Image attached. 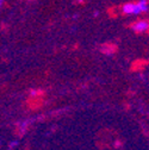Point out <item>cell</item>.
Here are the masks:
<instances>
[{
    "mask_svg": "<svg viewBox=\"0 0 149 150\" xmlns=\"http://www.w3.org/2000/svg\"><path fill=\"white\" fill-rule=\"evenodd\" d=\"M130 28L137 33H142V32L149 31V22L148 21H140V22L133 23L130 25Z\"/></svg>",
    "mask_w": 149,
    "mask_h": 150,
    "instance_id": "cell-2",
    "label": "cell"
},
{
    "mask_svg": "<svg viewBox=\"0 0 149 150\" xmlns=\"http://www.w3.org/2000/svg\"><path fill=\"white\" fill-rule=\"evenodd\" d=\"M43 99L42 98H38V97H31L28 101H26V105L30 110H37L43 106Z\"/></svg>",
    "mask_w": 149,
    "mask_h": 150,
    "instance_id": "cell-3",
    "label": "cell"
},
{
    "mask_svg": "<svg viewBox=\"0 0 149 150\" xmlns=\"http://www.w3.org/2000/svg\"><path fill=\"white\" fill-rule=\"evenodd\" d=\"M122 11L124 14H141L148 11L147 0H138L137 3H128L123 5Z\"/></svg>",
    "mask_w": 149,
    "mask_h": 150,
    "instance_id": "cell-1",
    "label": "cell"
},
{
    "mask_svg": "<svg viewBox=\"0 0 149 150\" xmlns=\"http://www.w3.org/2000/svg\"><path fill=\"white\" fill-rule=\"evenodd\" d=\"M29 126H30V123L29 122H23L22 124H19L17 126V129H16V135L17 136H23L26 131H28V129H29Z\"/></svg>",
    "mask_w": 149,
    "mask_h": 150,
    "instance_id": "cell-4",
    "label": "cell"
},
{
    "mask_svg": "<svg viewBox=\"0 0 149 150\" xmlns=\"http://www.w3.org/2000/svg\"><path fill=\"white\" fill-rule=\"evenodd\" d=\"M100 50L105 55H112V54H115L117 51V47L115 44H104Z\"/></svg>",
    "mask_w": 149,
    "mask_h": 150,
    "instance_id": "cell-5",
    "label": "cell"
},
{
    "mask_svg": "<svg viewBox=\"0 0 149 150\" xmlns=\"http://www.w3.org/2000/svg\"><path fill=\"white\" fill-rule=\"evenodd\" d=\"M3 1L4 0H0V7H1V5H3Z\"/></svg>",
    "mask_w": 149,
    "mask_h": 150,
    "instance_id": "cell-8",
    "label": "cell"
},
{
    "mask_svg": "<svg viewBox=\"0 0 149 150\" xmlns=\"http://www.w3.org/2000/svg\"><path fill=\"white\" fill-rule=\"evenodd\" d=\"M44 94H45V93H44V91H42V89H33V91L30 92V96H31V97H38V98H42Z\"/></svg>",
    "mask_w": 149,
    "mask_h": 150,
    "instance_id": "cell-7",
    "label": "cell"
},
{
    "mask_svg": "<svg viewBox=\"0 0 149 150\" xmlns=\"http://www.w3.org/2000/svg\"><path fill=\"white\" fill-rule=\"evenodd\" d=\"M148 64V62L147 61H144V60H138V61H135L134 63H133V66H131V70L133 71H136V70H142L145 66Z\"/></svg>",
    "mask_w": 149,
    "mask_h": 150,
    "instance_id": "cell-6",
    "label": "cell"
}]
</instances>
